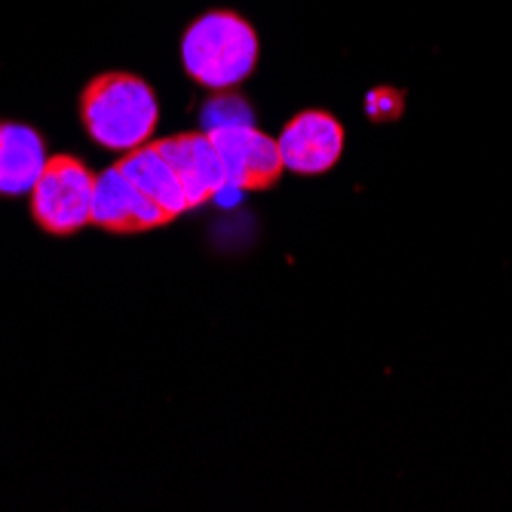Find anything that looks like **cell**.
<instances>
[{
	"label": "cell",
	"mask_w": 512,
	"mask_h": 512,
	"mask_svg": "<svg viewBox=\"0 0 512 512\" xmlns=\"http://www.w3.org/2000/svg\"><path fill=\"white\" fill-rule=\"evenodd\" d=\"M151 142L178 178L188 209L212 203L221 188H227L221 157L206 132H178L166 138H151Z\"/></svg>",
	"instance_id": "5"
},
{
	"label": "cell",
	"mask_w": 512,
	"mask_h": 512,
	"mask_svg": "<svg viewBox=\"0 0 512 512\" xmlns=\"http://www.w3.org/2000/svg\"><path fill=\"white\" fill-rule=\"evenodd\" d=\"M89 224H96L105 234H145V230L169 224L166 215L142 197V191L117 169L108 166L96 175V188H92V215Z\"/></svg>",
	"instance_id": "7"
},
{
	"label": "cell",
	"mask_w": 512,
	"mask_h": 512,
	"mask_svg": "<svg viewBox=\"0 0 512 512\" xmlns=\"http://www.w3.org/2000/svg\"><path fill=\"white\" fill-rule=\"evenodd\" d=\"M258 31L237 10H206L181 34V65L206 89H234L258 65Z\"/></svg>",
	"instance_id": "2"
},
{
	"label": "cell",
	"mask_w": 512,
	"mask_h": 512,
	"mask_svg": "<svg viewBox=\"0 0 512 512\" xmlns=\"http://www.w3.org/2000/svg\"><path fill=\"white\" fill-rule=\"evenodd\" d=\"M46 166L43 135L16 120H0V197H22Z\"/></svg>",
	"instance_id": "8"
},
{
	"label": "cell",
	"mask_w": 512,
	"mask_h": 512,
	"mask_svg": "<svg viewBox=\"0 0 512 512\" xmlns=\"http://www.w3.org/2000/svg\"><path fill=\"white\" fill-rule=\"evenodd\" d=\"M77 114L99 148L132 151L154 138L160 105L154 86L129 71H102L80 89Z\"/></svg>",
	"instance_id": "1"
},
{
	"label": "cell",
	"mask_w": 512,
	"mask_h": 512,
	"mask_svg": "<svg viewBox=\"0 0 512 512\" xmlns=\"http://www.w3.org/2000/svg\"><path fill=\"white\" fill-rule=\"evenodd\" d=\"M221 157L227 188L237 191H270L286 172L276 138L255 129V123L221 126L206 132Z\"/></svg>",
	"instance_id": "4"
},
{
	"label": "cell",
	"mask_w": 512,
	"mask_h": 512,
	"mask_svg": "<svg viewBox=\"0 0 512 512\" xmlns=\"http://www.w3.org/2000/svg\"><path fill=\"white\" fill-rule=\"evenodd\" d=\"M114 166L142 191V197H148L166 215V221H175L178 215L188 212V200H184L181 184L166 166V160L160 157V151L154 148V142L126 151Z\"/></svg>",
	"instance_id": "9"
},
{
	"label": "cell",
	"mask_w": 512,
	"mask_h": 512,
	"mask_svg": "<svg viewBox=\"0 0 512 512\" xmlns=\"http://www.w3.org/2000/svg\"><path fill=\"white\" fill-rule=\"evenodd\" d=\"M286 169L298 175L329 172L344 154V126L329 111H301L295 114L276 138Z\"/></svg>",
	"instance_id": "6"
},
{
	"label": "cell",
	"mask_w": 512,
	"mask_h": 512,
	"mask_svg": "<svg viewBox=\"0 0 512 512\" xmlns=\"http://www.w3.org/2000/svg\"><path fill=\"white\" fill-rule=\"evenodd\" d=\"M249 126L252 123V105L237 96V92L215 89V96L203 105V132L221 129V126Z\"/></svg>",
	"instance_id": "10"
},
{
	"label": "cell",
	"mask_w": 512,
	"mask_h": 512,
	"mask_svg": "<svg viewBox=\"0 0 512 512\" xmlns=\"http://www.w3.org/2000/svg\"><path fill=\"white\" fill-rule=\"evenodd\" d=\"M405 111V92L396 89V86H375L368 89L365 96V114L368 120L375 123H390V120H399Z\"/></svg>",
	"instance_id": "11"
},
{
	"label": "cell",
	"mask_w": 512,
	"mask_h": 512,
	"mask_svg": "<svg viewBox=\"0 0 512 512\" xmlns=\"http://www.w3.org/2000/svg\"><path fill=\"white\" fill-rule=\"evenodd\" d=\"M92 188H96V172L80 157H46L40 178L28 191V212L46 237H74L89 224Z\"/></svg>",
	"instance_id": "3"
}]
</instances>
